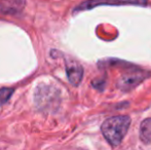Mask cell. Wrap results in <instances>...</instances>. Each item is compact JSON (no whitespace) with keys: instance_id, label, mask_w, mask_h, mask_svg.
<instances>
[{"instance_id":"obj_1","label":"cell","mask_w":151,"mask_h":150,"mask_svg":"<svg viewBox=\"0 0 151 150\" xmlns=\"http://www.w3.org/2000/svg\"><path fill=\"white\" fill-rule=\"evenodd\" d=\"M131 124V118L127 115L114 116L106 119L101 126L105 139L112 145L117 146L121 143Z\"/></svg>"},{"instance_id":"obj_2","label":"cell","mask_w":151,"mask_h":150,"mask_svg":"<svg viewBox=\"0 0 151 150\" xmlns=\"http://www.w3.org/2000/svg\"><path fill=\"white\" fill-rule=\"evenodd\" d=\"M57 97H58V92L52 86L40 85L35 93L36 105L41 110L54 108L57 103Z\"/></svg>"},{"instance_id":"obj_3","label":"cell","mask_w":151,"mask_h":150,"mask_svg":"<svg viewBox=\"0 0 151 150\" xmlns=\"http://www.w3.org/2000/svg\"><path fill=\"white\" fill-rule=\"evenodd\" d=\"M66 72L69 81L73 85H78L81 82L82 76H83V69L81 65L78 64L76 61L68 60L66 62Z\"/></svg>"},{"instance_id":"obj_4","label":"cell","mask_w":151,"mask_h":150,"mask_svg":"<svg viewBox=\"0 0 151 150\" xmlns=\"http://www.w3.org/2000/svg\"><path fill=\"white\" fill-rule=\"evenodd\" d=\"M24 5V0H2L0 1V14H17L23 9Z\"/></svg>"},{"instance_id":"obj_5","label":"cell","mask_w":151,"mask_h":150,"mask_svg":"<svg viewBox=\"0 0 151 150\" xmlns=\"http://www.w3.org/2000/svg\"><path fill=\"white\" fill-rule=\"evenodd\" d=\"M143 78L144 76L140 74H132V75L123 76L121 78V80H119V82H118V86L123 90H131V88H135L136 85H138V83H140L143 80Z\"/></svg>"},{"instance_id":"obj_6","label":"cell","mask_w":151,"mask_h":150,"mask_svg":"<svg viewBox=\"0 0 151 150\" xmlns=\"http://www.w3.org/2000/svg\"><path fill=\"white\" fill-rule=\"evenodd\" d=\"M140 139L144 144L151 143V117L145 119L140 126Z\"/></svg>"},{"instance_id":"obj_7","label":"cell","mask_w":151,"mask_h":150,"mask_svg":"<svg viewBox=\"0 0 151 150\" xmlns=\"http://www.w3.org/2000/svg\"><path fill=\"white\" fill-rule=\"evenodd\" d=\"M12 93H14V88H0V106L4 105L9 100L10 97L12 96Z\"/></svg>"},{"instance_id":"obj_8","label":"cell","mask_w":151,"mask_h":150,"mask_svg":"<svg viewBox=\"0 0 151 150\" xmlns=\"http://www.w3.org/2000/svg\"><path fill=\"white\" fill-rule=\"evenodd\" d=\"M119 3H129V4H137V5H146L147 0H117Z\"/></svg>"}]
</instances>
